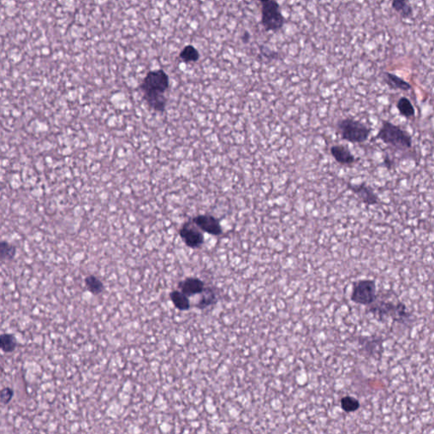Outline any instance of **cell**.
Here are the masks:
<instances>
[{
    "instance_id": "cell-7",
    "label": "cell",
    "mask_w": 434,
    "mask_h": 434,
    "mask_svg": "<svg viewBox=\"0 0 434 434\" xmlns=\"http://www.w3.org/2000/svg\"><path fill=\"white\" fill-rule=\"evenodd\" d=\"M372 312H376L379 316H391L395 321L402 322L404 320H408L411 314L406 311V306L403 303H398L395 305L392 303L380 302L375 308L371 310Z\"/></svg>"
},
{
    "instance_id": "cell-2",
    "label": "cell",
    "mask_w": 434,
    "mask_h": 434,
    "mask_svg": "<svg viewBox=\"0 0 434 434\" xmlns=\"http://www.w3.org/2000/svg\"><path fill=\"white\" fill-rule=\"evenodd\" d=\"M377 137L386 144L398 150H408L412 147V139L408 132L390 121H383Z\"/></svg>"
},
{
    "instance_id": "cell-4",
    "label": "cell",
    "mask_w": 434,
    "mask_h": 434,
    "mask_svg": "<svg viewBox=\"0 0 434 434\" xmlns=\"http://www.w3.org/2000/svg\"><path fill=\"white\" fill-rule=\"evenodd\" d=\"M261 24L266 31H277L282 28L284 24V17L276 0L262 3Z\"/></svg>"
},
{
    "instance_id": "cell-21",
    "label": "cell",
    "mask_w": 434,
    "mask_h": 434,
    "mask_svg": "<svg viewBox=\"0 0 434 434\" xmlns=\"http://www.w3.org/2000/svg\"><path fill=\"white\" fill-rule=\"evenodd\" d=\"M0 255L2 260L12 261L16 257V248L13 245L6 241H2L0 244Z\"/></svg>"
},
{
    "instance_id": "cell-3",
    "label": "cell",
    "mask_w": 434,
    "mask_h": 434,
    "mask_svg": "<svg viewBox=\"0 0 434 434\" xmlns=\"http://www.w3.org/2000/svg\"><path fill=\"white\" fill-rule=\"evenodd\" d=\"M337 130L343 139L352 143L366 142L371 134V129L361 121L345 118L339 121Z\"/></svg>"
},
{
    "instance_id": "cell-17",
    "label": "cell",
    "mask_w": 434,
    "mask_h": 434,
    "mask_svg": "<svg viewBox=\"0 0 434 434\" xmlns=\"http://www.w3.org/2000/svg\"><path fill=\"white\" fill-rule=\"evenodd\" d=\"M17 346V341L13 334L3 333L0 336V347L5 353L13 352Z\"/></svg>"
},
{
    "instance_id": "cell-12",
    "label": "cell",
    "mask_w": 434,
    "mask_h": 434,
    "mask_svg": "<svg viewBox=\"0 0 434 434\" xmlns=\"http://www.w3.org/2000/svg\"><path fill=\"white\" fill-rule=\"evenodd\" d=\"M171 302L173 303L174 306L179 311H187L190 308V302L187 295L183 294L182 291L173 290L170 294Z\"/></svg>"
},
{
    "instance_id": "cell-1",
    "label": "cell",
    "mask_w": 434,
    "mask_h": 434,
    "mask_svg": "<svg viewBox=\"0 0 434 434\" xmlns=\"http://www.w3.org/2000/svg\"><path fill=\"white\" fill-rule=\"evenodd\" d=\"M170 87V80L166 71L158 69L148 72L140 84L142 97L153 111L164 112L167 105L166 91Z\"/></svg>"
},
{
    "instance_id": "cell-9",
    "label": "cell",
    "mask_w": 434,
    "mask_h": 434,
    "mask_svg": "<svg viewBox=\"0 0 434 434\" xmlns=\"http://www.w3.org/2000/svg\"><path fill=\"white\" fill-rule=\"evenodd\" d=\"M349 187L357 195L362 202L368 206L377 205L379 203V198L375 194L371 187L365 183L359 185H349Z\"/></svg>"
},
{
    "instance_id": "cell-22",
    "label": "cell",
    "mask_w": 434,
    "mask_h": 434,
    "mask_svg": "<svg viewBox=\"0 0 434 434\" xmlns=\"http://www.w3.org/2000/svg\"><path fill=\"white\" fill-rule=\"evenodd\" d=\"M14 396V391L11 388H4L1 390V403L3 405H8Z\"/></svg>"
},
{
    "instance_id": "cell-13",
    "label": "cell",
    "mask_w": 434,
    "mask_h": 434,
    "mask_svg": "<svg viewBox=\"0 0 434 434\" xmlns=\"http://www.w3.org/2000/svg\"><path fill=\"white\" fill-rule=\"evenodd\" d=\"M385 82L393 89H400L403 91H408L411 88L410 83L401 79L400 77L391 73H384Z\"/></svg>"
},
{
    "instance_id": "cell-8",
    "label": "cell",
    "mask_w": 434,
    "mask_h": 434,
    "mask_svg": "<svg viewBox=\"0 0 434 434\" xmlns=\"http://www.w3.org/2000/svg\"><path fill=\"white\" fill-rule=\"evenodd\" d=\"M192 221L204 232H207L209 234L214 235V236H219L222 233V227L220 221L211 215L209 214L199 215L194 217Z\"/></svg>"
},
{
    "instance_id": "cell-15",
    "label": "cell",
    "mask_w": 434,
    "mask_h": 434,
    "mask_svg": "<svg viewBox=\"0 0 434 434\" xmlns=\"http://www.w3.org/2000/svg\"><path fill=\"white\" fill-rule=\"evenodd\" d=\"M85 285L87 290L93 295H100L105 290V286L102 281H100L97 276L93 275L87 276L85 278Z\"/></svg>"
},
{
    "instance_id": "cell-6",
    "label": "cell",
    "mask_w": 434,
    "mask_h": 434,
    "mask_svg": "<svg viewBox=\"0 0 434 434\" xmlns=\"http://www.w3.org/2000/svg\"><path fill=\"white\" fill-rule=\"evenodd\" d=\"M203 232L192 220L185 222L179 230L180 237L185 245L191 249H199L202 246L205 241Z\"/></svg>"
},
{
    "instance_id": "cell-23",
    "label": "cell",
    "mask_w": 434,
    "mask_h": 434,
    "mask_svg": "<svg viewBox=\"0 0 434 434\" xmlns=\"http://www.w3.org/2000/svg\"><path fill=\"white\" fill-rule=\"evenodd\" d=\"M260 1H261V3H266V2H268L270 0H260Z\"/></svg>"
},
{
    "instance_id": "cell-16",
    "label": "cell",
    "mask_w": 434,
    "mask_h": 434,
    "mask_svg": "<svg viewBox=\"0 0 434 434\" xmlns=\"http://www.w3.org/2000/svg\"><path fill=\"white\" fill-rule=\"evenodd\" d=\"M397 108L400 115L406 118H413L415 116V109L407 98H400L398 101Z\"/></svg>"
},
{
    "instance_id": "cell-18",
    "label": "cell",
    "mask_w": 434,
    "mask_h": 434,
    "mask_svg": "<svg viewBox=\"0 0 434 434\" xmlns=\"http://www.w3.org/2000/svg\"><path fill=\"white\" fill-rule=\"evenodd\" d=\"M200 52L192 45H187L180 52L179 58L184 62H196L200 60Z\"/></svg>"
},
{
    "instance_id": "cell-20",
    "label": "cell",
    "mask_w": 434,
    "mask_h": 434,
    "mask_svg": "<svg viewBox=\"0 0 434 434\" xmlns=\"http://www.w3.org/2000/svg\"><path fill=\"white\" fill-rule=\"evenodd\" d=\"M340 405H341L343 411L347 412V413L358 411L361 407V404L359 402V400H356L355 398L351 397V396H345V397L342 398L341 401H340Z\"/></svg>"
},
{
    "instance_id": "cell-14",
    "label": "cell",
    "mask_w": 434,
    "mask_h": 434,
    "mask_svg": "<svg viewBox=\"0 0 434 434\" xmlns=\"http://www.w3.org/2000/svg\"><path fill=\"white\" fill-rule=\"evenodd\" d=\"M216 300L217 299H216V293L214 292V288L210 287H206L203 291L202 297L199 303L196 304V307L200 310H204L210 305H214L216 302Z\"/></svg>"
},
{
    "instance_id": "cell-5",
    "label": "cell",
    "mask_w": 434,
    "mask_h": 434,
    "mask_svg": "<svg viewBox=\"0 0 434 434\" xmlns=\"http://www.w3.org/2000/svg\"><path fill=\"white\" fill-rule=\"evenodd\" d=\"M376 299V282L373 280H360L354 283L351 300L358 305H369Z\"/></svg>"
},
{
    "instance_id": "cell-11",
    "label": "cell",
    "mask_w": 434,
    "mask_h": 434,
    "mask_svg": "<svg viewBox=\"0 0 434 434\" xmlns=\"http://www.w3.org/2000/svg\"><path fill=\"white\" fill-rule=\"evenodd\" d=\"M331 155L337 163L344 166H350L355 162V156L350 150L344 145H334L331 148Z\"/></svg>"
},
{
    "instance_id": "cell-10",
    "label": "cell",
    "mask_w": 434,
    "mask_h": 434,
    "mask_svg": "<svg viewBox=\"0 0 434 434\" xmlns=\"http://www.w3.org/2000/svg\"><path fill=\"white\" fill-rule=\"evenodd\" d=\"M178 288L187 297L202 294L205 290V283L197 277H187L178 283Z\"/></svg>"
},
{
    "instance_id": "cell-19",
    "label": "cell",
    "mask_w": 434,
    "mask_h": 434,
    "mask_svg": "<svg viewBox=\"0 0 434 434\" xmlns=\"http://www.w3.org/2000/svg\"><path fill=\"white\" fill-rule=\"evenodd\" d=\"M392 6L405 18H409L412 15V8L408 0H393Z\"/></svg>"
}]
</instances>
